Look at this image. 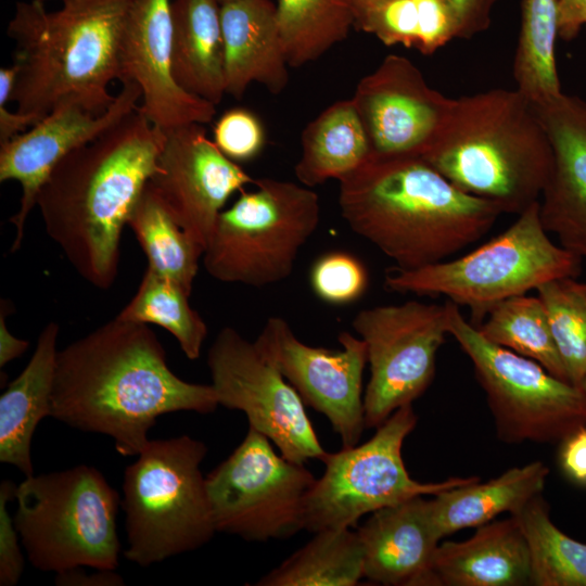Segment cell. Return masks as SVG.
<instances>
[{
    "instance_id": "4",
    "label": "cell",
    "mask_w": 586,
    "mask_h": 586,
    "mask_svg": "<svg viewBox=\"0 0 586 586\" xmlns=\"http://www.w3.org/2000/svg\"><path fill=\"white\" fill-rule=\"evenodd\" d=\"M132 0H71L55 11L17 2L7 34L15 42L16 111L39 120L61 104L100 115L115 100L120 50Z\"/></svg>"
},
{
    "instance_id": "2",
    "label": "cell",
    "mask_w": 586,
    "mask_h": 586,
    "mask_svg": "<svg viewBox=\"0 0 586 586\" xmlns=\"http://www.w3.org/2000/svg\"><path fill=\"white\" fill-rule=\"evenodd\" d=\"M165 139L137 107L60 161L37 195L47 234L98 289L117 278L123 228L156 170Z\"/></svg>"
},
{
    "instance_id": "24",
    "label": "cell",
    "mask_w": 586,
    "mask_h": 586,
    "mask_svg": "<svg viewBox=\"0 0 586 586\" xmlns=\"http://www.w3.org/2000/svg\"><path fill=\"white\" fill-rule=\"evenodd\" d=\"M60 327L49 322L34 354L0 397V461L34 474L31 441L39 422L51 417Z\"/></svg>"
},
{
    "instance_id": "32",
    "label": "cell",
    "mask_w": 586,
    "mask_h": 586,
    "mask_svg": "<svg viewBox=\"0 0 586 586\" xmlns=\"http://www.w3.org/2000/svg\"><path fill=\"white\" fill-rule=\"evenodd\" d=\"M476 328L489 342L530 358L570 382L538 296L522 294L495 304Z\"/></svg>"
},
{
    "instance_id": "26",
    "label": "cell",
    "mask_w": 586,
    "mask_h": 586,
    "mask_svg": "<svg viewBox=\"0 0 586 586\" xmlns=\"http://www.w3.org/2000/svg\"><path fill=\"white\" fill-rule=\"evenodd\" d=\"M549 469L540 461L507 470L485 483L445 489L431 500L428 509L440 539L466 527L492 522L502 512L517 514L534 497L542 495Z\"/></svg>"
},
{
    "instance_id": "20",
    "label": "cell",
    "mask_w": 586,
    "mask_h": 586,
    "mask_svg": "<svg viewBox=\"0 0 586 586\" xmlns=\"http://www.w3.org/2000/svg\"><path fill=\"white\" fill-rule=\"evenodd\" d=\"M534 104V103H533ZM552 149L539 200L542 222L560 245L586 258V102L561 93L534 104Z\"/></svg>"
},
{
    "instance_id": "11",
    "label": "cell",
    "mask_w": 586,
    "mask_h": 586,
    "mask_svg": "<svg viewBox=\"0 0 586 586\" xmlns=\"http://www.w3.org/2000/svg\"><path fill=\"white\" fill-rule=\"evenodd\" d=\"M416 424L417 415L408 404L395 410L367 442L328 453L322 461L324 471L306 499L304 530L316 533L353 527L367 513L480 480H413L404 464L402 448Z\"/></svg>"
},
{
    "instance_id": "19",
    "label": "cell",
    "mask_w": 586,
    "mask_h": 586,
    "mask_svg": "<svg viewBox=\"0 0 586 586\" xmlns=\"http://www.w3.org/2000/svg\"><path fill=\"white\" fill-rule=\"evenodd\" d=\"M171 1L132 0L120 50L119 81L139 86L138 111L164 131L204 125L216 114L215 104L186 91L174 76Z\"/></svg>"
},
{
    "instance_id": "34",
    "label": "cell",
    "mask_w": 586,
    "mask_h": 586,
    "mask_svg": "<svg viewBox=\"0 0 586 586\" xmlns=\"http://www.w3.org/2000/svg\"><path fill=\"white\" fill-rule=\"evenodd\" d=\"M189 296L180 284L148 268L136 294L117 318L164 328L177 340L186 357L195 360L208 330L200 314L190 306Z\"/></svg>"
},
{
    "instance_id": "40",
    "label": "cell",
    "mask_w": 586,
    "mask_h": 586,
    "mask_svg": "<svg viewBox=\"0 0 586 586\" xmlns=\"http://www.w3.org/2000/svg\"><path fill=\"white\" fill-rule=\"evenodd\" d=\"M558 459L568 479L586 486V425L577 428L560 442Z\"/></svg>"
},
{
    "instance_id": "13",
    "label": "cell",
    "mask_w": 586,
    "mask_h": 586,
    "mask_svg": "<svg viewBox=\"0 0 586 586\" xmlns=\"http://www.w3.org/2000/svg\"><path fill=\"white\" fill-rule=\"evenodd\" d=\"M352 326L366 343L370 365L364 394L366 428H378L432 383L436 354L448 334L447 304L408 301L365 308Z\"/></svg>"
},
{
    "instance_id": "42",
    "label": "cell",
    "mask_w": 586,
    "mask_h": 586,
    "mask_svg": "<svg viewBox=\"0 0 586 586\" xmlns=\"http://www.w3.org/2000/svg\"><path fill=\"white\" fill-rule=\"evenodd\" d=\"M558 36L573 40L586 24V0H557Z\"/></svg>"
},
{
    "instance_id": "15",
    "label": "cell",
    "mask_w": 586,
    "mask_h": 586,
    "mask_svg": "<svg viewBox=\"0 0 586 586\" xmlns=\"http://www.w3.org/2000/svg\"><path fill=\"white\" fill-rule=\"evenodd\" d=\"M337 340L340 351L308 345L297 339L283 318L270 317L254 343L304 404L329 420L342 447H352L366 429L362 375L367 346L347 331Z\"/></svg>"
},
{
    "instance_id": "8",
    "label": "cell",
    "mask_w": 586,
    "mask_h": 586,
    "mask_svg": "<svg viewBox=\"0 0 586 586\" xmlns=\"http://www.w3.org/2000/svg\"><path fill=\"white\" fill-rule=\"evenodd\" d=\"M581 260L551 241L538 201L505 231L466 255L416 269L396 268L385 276L384 284L402 294L447 296L470 308L471 323L476 327L506 298L536 290L552 279L576 278Z\"/></svg>"
},
{
    "instance_id": "22",
    "label": "cell",
    "mask_w": 586,
    "mask_h": 586,
    "mask_svg": "<svg viewBox=\"0 0 586 586\" xmlns=\"http://www.w3.org/2000/svg\"><path fill=\"white\" fill-rule=\"evenodd\" d=\"M225 48L226 93L240 99L252 82L272 94L289 82L288 61L271 0H218Z\"/></svg>"
},
{
    "instance_id": "46",
    "label": "cell",
    "mask_w": 586,
    "mask_h": 586,
    "mask_svg": "<svg viewBox=\"0 0 586 586\" xmlns=\"http://www.w3.org/2000/svg\"><path fill=\"white\" fill-rule=\"evenodd\" d=\"M581 388L584 391V393L586 394V377L584 378L582 384H581Z\"/></svg>"
},
{
    "instance_id": "37",
    "label": "cell",
    "mask_w": 586,
    "mask_h": 586,
    "mask_svg": "<svg viewBox=\"0 0 586 586\" xmlns=\"http://www.w3.org/2000/svg\"><path fill=\"white\" fill-rule=\"evenodd\" d=\"M214 142L231 161L246 162L256 157L263 150L265 130L253 112L244 107H234L226 111L216 122Z\"/></svg>"
},
{
    "instance_id": "33",
    "label": "cell",
    "mask_w": 586,
    "mask_h": 586,
    "mask_svg": "<svg viewBox=\"0 0 586 586\" xmlns=\"http://www.w3.org/2000/svg\"><path fill=\"white\" fill-rule=\"evenodd\" d=\"M514 517L528 546L530 585L586 586V544L553 524L542 495L534 497Z\"/></svg>"
},
{
    "instance_id": "36",
    "label": "cell",
    "mask_w": 586,
    "mask_h": 586,
    "mask_svg": "<svg viewBox=\"0 0 586 586\" xmlns=\"http://www.w3.org/2000/svg\"><path fill=\"white\" fill-rule=\"evenodd\" d=\"M309 281L313 291L321 301L346 305L365 294L369 275L357 256L345 251H331L315 260Z\"/></svg>"
},
{
    "instance_id": "23",
    "label": "cell",
    "mask_w": 586,
    "mask_h": 586,
    "mask_svg": "<svg viewBox=\"0 0 586 586\" xmlns=\"http://www.w3.org/2000/svg\"><path fill=\"white\" fill-rule=\"evenodd\" d=\"M433 573L443 586L530 585L528 546L518 519L492 521L467 540L438 544Z\"/></svg>"
},
{
    "instance_id": "6",
    "label": "cell",
    "mask_w": 586,
    "mask_h": 586,
    "mask_svg": "<svg viewBox=\"0 0 586 586\" xmlns=\"http://www.w3.org/2000/svg\"><path fill=\"white\" fill-rule=\"evenodd\" d=\"M204 442L189 435L153 440L125 469L122 507L125 557L149 566L193 551L215 535L205 477Z\"/></svg>"
},
{
    "instance_id": "29",
    "label": "cell",
    "mask_w": 586,
    "mask_h": 586,
    "mask_svg": "<svg viewBox=\"0 0 586 586\" xmlns=\"http://www.w3.org/2000/svg\"><path fill=\"white\" fill-rule=\"evenodd\" d=\"M355 26L385 46L403 44L425 55L457 38L446 0H375L357 12Z\"/></svg>"
},
{
    "instance_id": "21",
    "label": "cell",
    "mask_w": 586,
    "mask_h": 586,
    "mask_svg": "<svg viewBox=\"0 0 586 586\" xmlns=\"http://www.w3.org/2000/svg\"><path fill=\"white\" fill-rule=\"evenodd\" d=\"M357 534L365 578L392 586H436L433 560L441 539L422 496L372 512Z\"/></svg>"
},
{
    "instance_id": "38",
    "label": "cell",
    "mask_w": 586,
    "mask_h": 586,
    "mask_svg": "<svg viewBox=\"0 0 586 586\" xmlns=\"http://www.w3.org/2000/svg\"><path fill=\"white\" fill-rule=\"evenodd\" d=\"M16 485L9 480L0 484V586L16 585L24 571V556L8 504L15 499Z\"/></svg>"
},
{
    "instance_id": "43",
    "label": "cell",
    "mask_w": 586,
    "mask_h": 586,
    "mask_svg": "<svg viewBox=\"0 0 586 586\" xmlns=\"http://www.w3.org/2000/svg\"><path fill=\"white\" fill-rule=\"evenodd\" d=\"M9 302L1 301L0 308V367H4L11 360L23 355L28 348L29 343L25 340L15 337L10 333L7 326V314Z\"/></svg>"
},
{
    "instance_id": "10",
    "label": "cell",
    "mask_w": 586,
    "mask_h": 586,
    "mask_svg": "<svg viewBox=\"0 0 586 586\" xmlns=\"http://www.w3.org/2000/svg\"><path fill=\"white\" fill-rule=\"evenodd\" d=\"M448 334L472 361L505 443H560L586 425V394L538 362L486 340L450 301Z\"/></svg>"
},
{
    "instance_id": "45",
    "label": "cell",
    "mask_w": 586,
    "mask_h": 586,
    "mask_svg": "<svg viewBox=\"0 0 586 586\" xmlns=\"http://www.w3.org/2000/svg\"><path fill=\"white\" fill-rule=\"evenodd\" d=\"M373 1H375V0H354L356 14H357L358 11L366 8L367 5L372 3Z\"/></svg>"
},
{
    "instance_id": "3",
    "label": "cell",
    "mask_w": 586,
    "mask_h": 586,
    "mask_svg": "<svg viewBox=\"0 0 586 586\" xmlns=\"http://www.w3.org/2000/svg\"><path fill=\"white\" fill-rule=\"evenodd\" d=\"M339 205L348 227L400 269L447 259L486 234L502 214L420 155L371 153L340 180Z\"/></svg>"
},
{
    "instance_id": "35",
    "label": "cell",
    "mask_w": 586,
    "mask_h": 586,
    "mask_svg": "<svg viewBox=\"0 0 586 586\" xmlns=\"http://www.w3.org/2000/svg\"><path fill=\"white\" fill-rule=\"evenodd\" d=\"M569 380L581 387L586 377V283L573 277L549 280L536 290Z\"/></svg>"
},
{
    "instance_id": "9",
    "label": "cell",
    "mask_w": 586,
    "mask_h": 586,
    "mask_svg": "<svg viewBox=\"0 0 586 586\" xmlns=\"http://www.w3.org/2000/svg\"><path fill=\"white\" fill-rule=\"evenodd\" d=\"M253 184L221 211L202 258L219 281L263 288L290 277L321 207L319 195L302 183L264 177Z\"/></svg>"
},
{
    "instance_id": "17",
    "label": "cell",
    "mask_w": 586,
    "mask_h": 586,
    "mask_svg": "<svg viewBox=\"0 0 586 586\" xmlns=\"http://www.w3.org/2000/svg\"><path fill=\"white\" fill-rule=\"evenodd\" d=\"M371 153L422 155L451 101L431 88L407 58L388 54L356 86L352 98Z\"/></svg>"
},
{
    "instance_id": "14",
    "label": "cell",
    "mask_w": 586,
    "mask_h": 586,
    "mask_svg": "<svg viewBox=\"0 0 586 586\" xmlns=\"http://www.w3.org/2000/svg\"><path fill=\"white\" fill-rule=\"evenodd\" d=\"M218 404L242 411L249 426L296 463L323 461L324 450L296 390L276 366L235 329L222 328L207 354Z\"/></svg>"
},
{
    "instance_id": "27",
    "label": "cell",
    "mask_w": 586,
    "mask_h": 586,
    "mask_svg": "<svg viewBox=\"0 0 586 586\" xmlns=\"http://www.w3.org/2000/svg\"><path fill=\"white\" fill-rule=\"evenodd\" d=\"M302 153L294 173L300 183L315 187L339 181L371 154L370 143L352 99L326 107L301 136Z\"/></svg>"
},
{
    "instance_id": "16",
    "label": "cell",
    "mask_w": 586,
    "mask_h": 586,
    "mask_svg": "<svg viewBox=\"0 0 586 586\" xmlns=\"http://www.w3.org/2000/svg\"><path fill=\"white\" fill-rule=\"evenodd\" d=\"M165 133L148 186L173 219L205 251L228 199L255 179L221 153L202 124Z\"/></svg>"
},
{
    "instance_id": "44",
    "label": "cell",
    "mask_w": 586,
    "mask_h": 586,
    "mask_svg": "<svg viewBox=\"0 0 586 586\" xmlns=\"http://www.w3.org/2000/svg\"><path fill=\"white\" fill-rule=\"evenodd\" d=\"M38 120L33 115L11 112L7 104H0V144L26 131Z\"/></svg>"
},
{
    "instance_id": "12",
    "label": "cell",
    "mask_w": 586,
    "mask_h": 586,
    "mask_svg": "<svg viewBox=\"0 0 586 586\" xmlns=\"http://www.w3.org/2000/svg\"><path fill=\"white\" fill-rule=\"evenodd\" d=\"M316 480L249 426L241 444L205 477L216 531L250 542L293 536L304 530L306 499Z\"/></svg>"
},
{
    "instance_id": "31",
    "label": "cell",
    "mask_w": 586,
    "mask_h": 586,
    "mask_svg": "<svg viewBox=\"0 0 586 586\" xmlns=\"http://www.w3.org/2000/svg\"><path fill=\"white\" fill-rule=\"evenodd\" d=\"M127 225L148 257V268L191 294L204 249L173 219L148 183Z\"/></svg>"
},
{
    "instance_id": "1",
    "label": "cell",
    "mask_w": 586,
    "mask_h": 586,
    "mask_svg": "<svg viewBox=\"0 0 586 586\" xmlns=\"http://www.w3.org/2000/svg\"><path fill=\"white\" fill-rule=\"evenodd\" d=\"M219 406L212 384L187 382L167 366L146 323L117 317L56 355L51 417L113 438L122 456H138L158 417L211 413Z\"/></svg>"
},
{
    "instance_id": "41",
    "label": "cell",
    "mask_w": 586,
    "mask_h": 586,
    "mask_svg": "<svg viewBox=\"0 0 586 586\" xmlns=\"http://www.w3.org/2000/svg\"><path fill=\"white\" fill-rule=\"evenodd\" d=\"M82 566L56 573L55 584L59 586H122L124 578L115 570L97 569L94 573H86Z\"/></svg>"
},
{
    "instance_id": "39",
    "label": "cell",
    "mask_w": 586,
    "mask_h": 586,
    "mask_svg": "<svg viewBox=\"0 0 586 586\" xmlns=\"http://www.w3.org/2000/svg\"><path fill=\"white\" fill-rule=\"evenodd\" d=\"M497 0H446L457 23V38L470 39L486 30Z\"/></svg>"
},
{
    "instance_id": "47",
    "label": "cell",
    "mask_w": 586,
    "mask_h": 586,
    "mask_svg": "<svg viewBox=\"0 0 586 586\" xmlns=\"http://www.w3.org/2000/svg\"><path fill=\"white\" fill-rule=\"evenodd\" d=\"M37 1H40V2L44 3V1H47V0H37ZM60 1L63 3V2H66V1H71V0H60Z\"/></svg>"
},
{
    "instance_id": "28",
    "label": "cell",
    "mask_w": 586,
    "mask_h": 586,
    "mask_svg": "<svg viewBox=\"0 0 586 586\" xmlns=\"http://www.w3.org/2000/svg\"><path fill=\"white\" fill-rule=\"evenodd\" d=\"M277 568L258 586H355L365 577L364 552L351 527L323 530Z\"/></svg>"
},
{
    "instance_id": "25",
    "label": "cell",
    "mask_w": 586,
    "mask_h": 586,
    "mask_svg": "<svg viewBox=\"0 0 586 586\" xmlns=\"http://www.w3.org/2000/svg\"><path fill=\"white\" fill-rule=\"evenodd\" d=\"M171 56L177 82L218 104L226 93L225 48L218 0L171 1Z\"/></svg>"
},
{
    "instance_id": "7",
    "label": "cell",
    "mask_w": 586,
    "mask_h": 586,
    "mask_svg": "<svg viewBox=\"0 0 586 586\" xmlns=\"http://www.w3.org/2000/svg\"><path fill=\"white\" fill-rule=\"evenodd\" d=\"M15 500V526L37 570L56 574L77 566H118L122 500L98 469L79 464L25 476Z\"/></svg>"
},
{
    "instance_id": "30",
    "label": "cell",
    "mask_w": 586,
    "mask_h": 586,
    "mask_svg": "<svg viewBox=\"0 0 586 586\" xmlns=\"http://www.w3.org/2000/svg\"><path fill=\"white\" fill-rule=\"evenodd\" d=\"M277 23L289 66L318 60L356 23L354 0H277Z\"/></svg>"
},
{
    "instance_id": "18",
    "label": "cell",
    "mask_w": 586,
    "mask_h": 586,
    "mask_svg": "<svg viewBox=\"0 0 586 586\" xmlns=\"http://www.w3.org/2000/svg\"><path fill=\"white\" fill-rule=\"evenodd\" d=\"M140 99L139 86L124 81L104 113L97 115L74 103L61 104L28 130L0 144V181L15 180L22 188L18 211L10 218L16 230L12 253L22 245L26 219L54 167L135 111Z\"/></svg>"
},
{
    "instance_id": "5",
    "label": "cell",
    "mask_w": 586,
    "mask_h": 586,
    "mask_svg": "<svg viewBox=\"0 0 586 586\" xmlns=\"http://www.w3.org/2000/svg\"><path fill=\"white\" fill-rule=\"evenodd\" d=\"M423 157L461 191L520 214L540 200L552 149L534 104L517 88L451 99Z\"/></svg>"
}]
</instances>
